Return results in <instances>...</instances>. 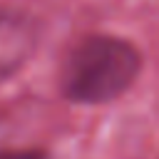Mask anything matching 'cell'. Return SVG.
<instances>
[{"label": "cell", "instance_id": "6da1fadb", "mask_svg": "<svg viewBox=\"0 0 159 159\" xmlns=\"http://www.w3.org/2000/svg\"><path fill=\"white\" fill-rule=\"evenodd\" d=\"M139 67L142 57L132 42L94 35L72 50L62 72V92L80 104L112 102L129 89Z\"/></svg>", "mask_w": 159, "mask_h": 159}, {"label": "cell", "instance_id": "7a4b0ae2", "mask_svg": "<svg viewBox=\"0 0 159 159\" xmlns=\"http://www.w3.org/2000/svg\"><path fill=\"white\" fill-rule=\"evenodd\" d=\"M37 47V25L15 10H0V82L17 75Z\"/></svg>", "mask_w": 159, "mask_h": 159}, {"label": "cell", "instance_id": "3957f363", "mask_svg": "<svg viewBox=\"0 0 159 159\" xmlns=\"http://www.w3.org/2000/svg\"><path fill=\"white\" fill-rule=\"evenodd\" d=\"M0 159H52L42 149H0Z\"/></svg>", "mask_w": 159, "mask_h": 159}]
</instances>
